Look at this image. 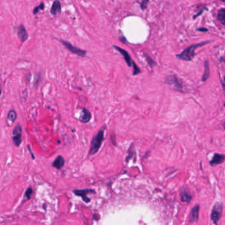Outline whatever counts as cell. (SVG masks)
Returning <instances> with one entry per match:
<instances>
[{
  "label": "cell",
  "mask_w": 225,
  "mask_h": 225,
  "mask_svg": "<svg viewBox=\"0 0 225 225\" xmlns=\"http://www.w3.org/2000/svg\"><path fill=\"white\" fill-rule=\"evenodd\" d=\"M143 55H144V57L145 58L146 61L147 63V64L149 65V67L151 68H153L154 67L156 66V63L152 59V58H151L150 55H149L147 54H145V53H144Z\"/></svg>",
  "instance_id": "cell-18"
},
{
  "label": "cell",
  "mask_w": 225,
  "mask_h": 225,
  "mask_svg": "<svg viewBox=\"0 0 225 225\" xmlns=\"http://www.w3.org/2000/svg\"><path fill=\"white\" fill-rule=\"evenodd\" d=\"M220 61H221V62H222V63L224 62V57H222L221 58V60H220Z\"/></svg>",
  "instance_id": "cell-29"
},
{
  "label": "cell",
  "mask_w": 225,
  "mask_h": 225,
  "mask_svg": "<svg viewBox=\"0 0 225 225\" xmlns=\"http://www.w3.org/2000/svg\"><path fill=\"white\" fill-rule=\"evenodd\" d=\"M65 165V159L62 155H58L52 163V166L57 169H61Z\"/></svg>",
  "instance_id": "cell-14"
},
{
  "label": "cell",
  "mask_w": 225,
  "mask_h": 225,
  "mask_svg": "<svg viewBox=\"0 0 225 225\" xmlns=\"http://www.w3.org/2000/svg\"><path fill=\"white\" fill-rule=\"evenodd\" d=\"M217 19L221 22L222 25L225 24V9L224 8H222L219 10L218 13H217Z\"/></svg>",
  "instance_id": "cell-17"
},
{
  "label": "cell",
  "mask_w": 225,
  "mask_h": 225,
  "mask_svg": "<svg viewBox=\"0 0 225 225\" xmlns=\"http://www.w3.org/2000/svg\"><path fill=\"white\" fill-rule=\"evenodd\" d=\"M221 1H222V2H224V1H225V0H221Z\"/></svg>",
  "instance_id": "cell-31"
},
{
  "label": "cell",
  "mask_w": 225,
  "mask_h": 225,
  "mask_svg": "<svg viewBox=\"0 0 225 225\" xmlns=\"http://www.w3.org/2000/svg\"><path fill=\"white\" fill-rule=\"evenodd\" d=\"M61 42H62V44L65 47V48H66V49L68 50V51L71 52L72 54L77 55H78V56L81 57H85L86 55H87V52H86L85 50L81 49H80V48H78L77 47L74 46V45H73L69 42L62 40Z\"/></svg>",
  "instance_id": "cell-4"
},
{
  "label": "cell",
  "mask_w": 225,
  "mask_h": 225,
  "mask_svg": "<svg viewBox=\"0 0 225 225\" xmlns=\"http://www.w3.org/2000/svg\"><path fill=\"white\" fill-rule=\"evenodd\" d=\"M62 10V6H61V3L59 0H55L53 3L52 7H51V10H50V12L51 13L54 15H57L58 13H60L61 12Z\"/></svg>",
  "instance_id": "cell-15"
},
{
  "label": "cell",
  "mask_w": 225,
  "mask_h": 225,
  "mask_svg": "<svg viewBox=\"0 0 225 225\" xmlns=\"http://www.w3.org/2000/svg\"><path fill=\"white\" fill-rule=\"evenodd\" d=\"M210 75V67L209 63L207 60L204 62V72L202 76L201 80L203 82H205L206 80L209 78Z\"/></svg>",
  "instance_id": "cell-16"
},
{
  "label": "cell",
  "mask_w": 225,
  "mask_h": 225,
  "mask_svg": "<svg viewBox=\"0 0 225 225\" xmlns=\"http://www.w3.org/2000/svg\"><path fill=\"white\" fill-rule=\"evenodd\" d=\"M28 148H29V151H30V152H31V156H32V157L33 158V159H34V155H33V153H32L31 152V149H30V147H29V146H28Z\"/></svg>",
  "instance_id": "cell-28"
},
{
  "label": "cell",
  "mask_w": 225,
  "mask_h": 225,
  "mask_svg": "<svg viewBox=\"0 0 225 225\" xmlns=\"http://www.w3.org/2000/svg\"><path fill=\"white\" fill-rule=\"evenodd\" d=\"M120 41L122 42H123V43H126V42H127V40H126L124 36L120 37Z\"/></svg>",
  "instance_id": "cell-27"
},
{
  "label": "cell",
  "mask_w": 225,
  "mask_h": 225,
  "mask_svg": "<svg viewBox=\"0 0 225 225\" xmlns=\"http://www.w3.org/2000/svg\"><path fill=\"white\" fill-rule=\"evenodd\" d=\"M222 212V203H217L214 205L212 209L211 218L213 223L215 225H218L219 220L221 219Z\"/></svg>",
  "instance_id": "cell-5"
},
{
  "label": "cell",
  "mask_w": 225,
  "mask_h": 225,
  "mask_svg": "<svg viewBox=\"0 0 225 225\" xmlns=\"http://www.w3.org/2000/svg\"><path fill=\"white\" fill-rule=\"evenodd\" d=\"M199 209H200V206H199V205H196V206H194L193 208H192L189 216V222H198L199 219Z\"/></svg>",
  "instance_id": "cell-12"
},
{
  "label": "cell",
  "mask_w": 225,
  "mask_h": 225,
  "mask_svg": "<svg viewBox=\"0 0 225 225\" xmlns=\"http://www.w3.org/2000/svg\"><path fill=\"white\" fill-rule=\"evenodd\" d=\"M111 140H112L113 145L114 146H116V144H117V142H116V134H112V136H111Z\"/></svg>",
  "instance_id": "cell-24"
},
{
  "label": "cell",
  "mask_w": 225,
  "mask_h": 225,
  "mask_svg": "<svg viewBox=\"0 0 225 225\" xmlns=\"http://www.w3.org/2000/svg\"><path fill=\"white\" fill-rule=\"evenodd\" d=\"M17 36L21 42H25L29 38V34L25 26L21 24L17 29Z\"/></svg>",
  "instance_id": "cell-13"
},
{
  "label": "cell",
  "mask_w": 225,
  "mask_h": 225,
  "mask_svg": "<svg viewBox=\"0 0 225 225\" xmlns=\"http://www.w3.org/2000/svg\"><path fill=\"white\" fill-rule=\"evenodd\" d=\"M132 67H133V76H136L139 74H140L141 72V69L139 68L137 66V65L136 64L135 62H133L132 63Z\"/></svg>",
  "instance_id": "cell-20"
},
{
  "label": "cell",
  "mask_w": 225,
  "mask_h": 225,
  "mask_svg": "<svg viewBox=\"0 0 225 225\" xmlns=\"http://www.w3.org/2000/svg\"><path fill=\"white\" fill-rule=\"evenodd\" d=\"M32 193H33V190H32V189L31 188H29L27 189L26 192H25V196L27 199H30L31 198Z\"/></svg>",
  "instance_id": "cell-23"
},
{
  "label": "cell",
  "mask_w": 225,
  "mask_h": 225,
  "mask_svg": "<svg viewBox=\"0 0 225 225\" xmlns=\"http://www.w3.org/2000/svg\"><path fill=\"white\" fill-rule=\"evenodd\" d=\"M181 201L184 203H189L192 199V196L189 192V189L187 187H183L179 192Z\"/></svg>",
  "instance_id": "cell-9"
},
{
  "label": "cell",
  "mask_w": 225,
  "mask_h": 225,
  "mask_svg": "<svg viewBox=\"0 0 225 225\" xmlns=\"http://www.w3.org/2000/svg\"><path fill=\"white\" fill-rule=\"evenodd\" d=\"M164 83L170 86L176 92L180 93L186 92V86L184 82L175 74L166 76L164 78Z\"/></svg>",
  "instance_id": "cell-3"
},
{
  "label": "cell",
  "mask_w": 225,
  "mask_h": 225,
  "mask_svg": "<svg viewBox=\"0 0 225 225\" xmlns=\"http://www.w3.org/2000/svg\"><path fill=\"white\" fill-rule=\"evenodd\" d=\"M21 136H22V127L20 124L15 126L13 130V141L16 146H19L21 143Z\"/></svg>",
  "instance_id": "cell-6"
},
{
  "label": "cell",
  "mask_w": 225,
  "mask_h": 225,
  "mask_svg": "<svg viewBox=\"0 0 225 225\" xmlns=\"http://www.w3.org/2000/svg\"><path fill=\"white\" fill-rule=\"evenodd\" d=\"M149 2V0H142V1L140 3V7L142 10H145L147 8L148 3Z\"/></svg>",
  "instance_id": "cell-22"
},
{
  "label": "cell",
  "mask_w": 225,
  "mask_h": 225,
  "mask_svg": "<svg viewBox=\"0 0 225 225\" xmlns=\"http://www.w3.org/2000/svg\"><path fill=\"white\" fill-rule=\"evenodd\" d=\"M224 159H225V155L224 154L216 153L213 155L211 160L210 161L209 164L211 166L218 165L223 163L224 161Z\"/></svg>",
  "instance_id": "cell-10"
},
{
  "label": "cell",
  "mask_w": 225,
  "mask_h": 225,
  "mask_svg": "<svg viewBox=\"0 0 225 225\" xmlns=\"http://www.w3.org/2000/svg\"><path fill=\"white\" fill-rule=\"evenodd\" d=\"M106 129V126L104 125L101 129L98 131L97 135L93 138L91 142H90V150L88 151V155H93L97 153L102 146V143L104 138V131Z\"/></svg>",
  "instance_id": "cell-2"
},
{
  "label": "cell",
  "mask_w": 225,
  "mask_h": 225,
  "mask_svg": "<svg viewBox=\"0 0 225 225\" xmlns=\"http://www.w3.org/2000/svg\"><path fill=\"white\" fill-rule=\"evenodd\" d=\"M17 115L15 111L10 110L9 111L8 115H7V118H8V119L10 121H11L13 123L15 122V120L17 119Z\"/></svg>",
  "instance_id": "cell-19"
},
{
  "label": "cell",
  "mask_w": 225,
  "mask_h": 225,
  "mask_svg": "<svg viewBox=\"0 0 225 225\" xmlns=\"http://www.w3.org/2000/svg\"><path fill=\"white\" fill-rule=\"evenodd\" d=\"M44 9V3H40V5H39V6H37L35 7V8L33 10V13L34 15H36L38 12H39L40 10H43Z\"/></svg>",
  "instance_id": "cell-21"
},
{
  "label": "cell",
  "mask_w": 225,
  "mask_h": 225,
  "mask_svg": "<svg viewBox=\"0 0 225 225\" xmlns=\"http://www.w3.org/2000/svg\"><path fill=\"white\" fill-rule=\"evenodd\" d=\"M92 115L91 113L88 111L87 109L82 108L81 112L79 121L83 123H88L91 120Z\"/></svg>",
  "instance_id": "cell-11"
},
{
  "label": "cell",
  "mask_w": 225,
  "mask_h": 225,
  "mask_svg": "<svg viewBox=\"0 0 225 225\" xmlns=\"http://www.w3.org/2000/svg\"><path fill=\"white\" fill-rule=\"evenodd\" d=\"M204 9H205V7H203V9H202L201 10V11H199V12H198V13H197L196 15H195V16H193V19H196V18H197V17H199V16H200V15H201L202 13H203V12L205 11V10H204Z\"/></svg>",
  "instance_id": "cell-25"
},
{
  "label": "cell",
  "mask_w": 225,
  "mask_h": 225,
  "mask_svg": "<svg viewBox=\"0 0 225 225\" xmlns=\"http://www.w3.org/2000/svg\"><path fill=\"white\" fill-rule=\"evenodd\" d=\"M211 41L207 40V41H203L198 44H192L189 46L187 47L186 49H184L180 54H177L176 56L178 59L184 61H191L194 59L196 56V50L199 47L203 46L205 45H207L211 43Z\"/></svg>",
  "instance_id": "cell-1"
},
{
  "label": "cell",
  "mask_w": 225,
  "mask_h": 225,
  "mask_svg": "<svg viewBox=\"0 0 225 225\" xmlns=\"http://www.w3.org/2000/svg\"><path fill=\"white\" fill-rule=\"evenodd\" d=\"M75 195L77 196H80L83 198V201L86 203H89L90 201V199L87 197V194L90 193H95L94 189H75L73 191Z\"/></svg>",
  "instance_id": "cell-7"
},
{
  "label": "cell",
  "mask_w": 225,
  "mask_h": 225,
  "mask_svg": "<svg viewBox=\"0 0 225 225\" xmlns=\"http://www.w3.org/2000/svg\"><path fill=\"white\" fill-rule=\"evenodd\" d=\"M113 47L114 49H116L118 52H119L121 54H122L123 59L125 60V61L126 62V63H127L128 66L129 67L132 66V63L133 62V61L132 59H131L130 55L128 54V52L126 51V50L122 49V47L118 46V45H113Z\"/></svg>",
  "instance_id": "cell-8"
},
{
  "label": "cell",
  "mask_w": 225,
  "mask_h": 225,
  "mask_svg": "<svg viewBox=\"0 0 225 225\" xmlns=\"http://www.w3.org/2000/svg\"><path fill=\"white\" fill-rule=\"evenodd\" d=\"M1 90L0 89V97H1Z\"/></svg>",
  "instance_id": "cell-30"
},
{
  "label": "cell",
  "mask_w": 225,
  "mask_h": 225,
  "mask_svg": "<svg viewBox=\"0 0 225 225\" xmlns=\"http://www.w3.org/2000/svg\"><path fill=\"white\" fill-rule=\"evenodd\" d=\"M197 30H198L199 32H207L208 31V29H206V28L201 27V28H199V29H197Z\"/></svg>",
  "instance_id": "cell-26"
}]
</instances>
